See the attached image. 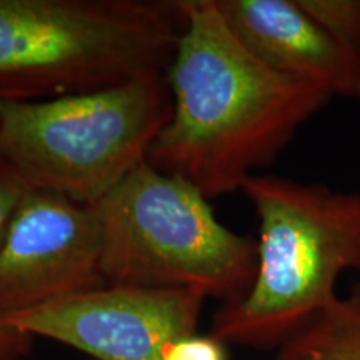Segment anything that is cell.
<instances>
[{
	"label": "cell",
	"mask_w": 360,
	"mask_h": 360,
	"mask_svg": "<svg viewBox=\"0 0 360 360\" xmlns=\"http://www.w3.org/2000/svg\"><path fill=\"white\" fill-rule=\"evenodd\" d=\"M177 8L182 29L165 70L172 114L147 162L217 199L242 192L332 97L252 56L215 0H182Z\"/></svg>",
	"instance_id": "6da1fadb"
},
{
	"label": "cell",
	"mask_w": 360,
	"mask_h": 360,
	"mask_svg": "<svg viewBox=\"0 0 360 360\" xmlns=\"http://www.w3.org/2000/svg\"><path fill=\"white\" fill-rule=\"evenodd\" d=\"M242 193L259 217L257 270L245 297L224 304L210 335L225 345L281 349L360 274V192L254 174Z\"/></svg>",
	"instance_id": "7a4b0ae2"
},
{
	"label": "cell",
	"mask_w": 360,
	"mask_h": 360,
	"mask_svg": "<svg viewBox=\"0 0 360 360\" xmlns=\"http://www.w3.org/2000/svg\"><path fill=\"white\" fill-rule=\"evenodd\" d=\"M177 2L0 0V98L39 101L165 74Z\"/></svg>",
	"instance_id": "3957f363"
},
{
	"label": "cell",
	"mask_w": 360,
	"mask_h": 360,
	"mask_svg": "<svg viewBox=\"0 0 360 360\" xmlns=\"http://www.w3.org/2000/svg\"><path fill=\"white\" fill-rule=\"evenodd\" d=\"M170 114L165 74L72 96L0 98V155L35 191L94 205L147 160Z\"/></svg>",
	"instance_id": "277c9868"
},
{
	"label": "cell",
	"mask_w": 360,
	"mask_h": 360,
	"mask_svg": "<svg viewBox=\"0 0 360 360\" xmlns=\"http://www.w3.org/2000/svg\"><path fill=\"white\" fill-rule=\"evenodd\" d=\"M110 283L182 287L233 304L257 270V240L227 229L187 180L143 160L92 205Z\"/></svg>",
	"instance_id": "5b68a950"
},
{
	"label": "cell",
	"mask_w": 360,
	"mask_h": 360,
	"mask_svg": "<svg viewBox=\"0 0 360 360\" xmlns=\"http://www.w3.org/2000/svg\"><path fill=\"white\" fill-rule=\"evenodd\" d=\"M205 299L182 287L110 283L0 319L97 360H160L174 340L197 334Z\"/></svg>",
	"instance_id": "8992f818"
},
{
	"label": "cell",
	"mask_w": 360,
	"mask_h": 360,
	"mask_svg": "<svg viewBox=\"0 0 360 360\" xmlns=\"http://www.w3.org/2000/svg\"><path fill=\"white\" fill-rule=\"evenodd\" d=\"M92 205L32 188L0 247V317L105 285Z\"/></svg>",
	"instance_id": "52a82bcc"
},
{
	"label": "cell",
	"mask_w": 360,
	"mask_h": 360,
	"mask_svg": "<svg viewBox=\"0 0 360 360\" xmlns=\"http://www.w3.org/2000/svg\"><path fill=\"white\" fill-rule=\"evenodd\" d=\"M215 6L238 42L262 64L330 97L360 102V58L299 0H215Z\"/></svg>",
	"instance_id": "ba28073f"
},
{
	"label": "cell",
	"mask_w": 360,
	"mask_h": 360,
	"mask_svg": "<svg viewBox=\"0 0 360 360\" xmlns=\"http://www.w3.org/2000/svg\"><path fill=\"white\" fill-rule=\"evenodd\" d=\"M276 360H360V283L287 340Z\"/></svg>",
	"instance_id": "9c48e42d"
},
{
	"label": "cell",
	"mask_w": 360,
	"mask_h": 360,
	"mask_svg": "<svg viewBox=\"0 0 360 360\" xmlns=\"http://www.w3.org/2000/svg\"><path fill=\"white\" fill-rule=\"evenodd\" d=\"M323 29L360 58V0H299Z\"/></svg>",
	"instance_id": "30bf717a"
},
{
	"label": "cell",
	"mask_w": 360,
	"mask_h": 360,
	"mask_svg": "<svg viewBox=\"0 0 360 360\" xmlns=\"http://www.w3.org/2000/svg\"><path fill=\"white\" fill-rule=\"evenodd\" d=\"M30 191L32 187L19 174V170L0 155V247L6 240L17 210Z\"/></svg>",
	"instance_id": "8fae6325"
},
{
	"label": "cell",
	"mask_w": 360,
	"mask_h": 360,
	"mask_svg": "<svg viewBox=\"0 0 360 360\" xmlns=\"http://www.w3.org/2000/svg\"><path fill=\"white\" fill-rule=\"evenodd\" d=\"M227 345L212 335H187L174 340L160 360H227Z\"/></svg>",
	"instance_id": "7c38bea8"
},
{
	"label": "cell",
	"mask_w": 360,
	"mask_h": 360,
	"mask_svg": "<svg viewBox=\"0 0 360 360\" xmlns=\"http://www.w3.org/2000/svg\"><path fill=\"white\" fill-rule=\"evenodd\" d=\"M32 347V337L0 319V360H24Z\"/></svg>",
	"instance_id": "4fadbf2b"
}]
</instances>
